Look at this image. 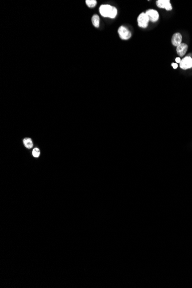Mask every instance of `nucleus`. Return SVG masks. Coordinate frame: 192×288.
<instances>
[{"label": "nucleus", "instance_id": "f257e3e1", "mask_svg": "<svg viewBox=\"0 0 192 288\" xmlns=\"http://www.w3.org/2000/svg\"><path fill=\"white\" fill-rule=\"evenodd\" d=\"M99 12L102 17L111 19H115L117 14L116 8L108 4L101 5L99 8Z\"/></svg>", "mask_w": 192, "mask_h": 288}, {"label": "nucleus", "instance_id": "9d476101", "mask_svg": "<svg viewBox=\"0 0 192 288\" xmlns=\"http://www.w3.org/2000/svg\"><path fill=\"white\" fill-rule=\"evenodd\" d=\"M23 142H24V146L28 149H31L33 147L32 141L30 138H25L23 140Z\"/></svg>", "mask_w": 192, "mask_h": 288}, {"label": "nucleus", "instance_id": "0eeeda50", "mask_svg": "<svg viewBox=\"0 0 192 288\" xmlns=\"http://www.w3.org/2000/svg\"><path fill=\"white\" fill-rule=\"evenodd\" d=\"M182 40H183V36H182V35L180 33L177 32V33L173 34L172 38V43L174 46L178 47L179 45L182 43Z\"/></svg>", "mask_w": 192, "mask_h": 288}, {"label": "nucleus", "instance_id": "ddd939ff", "mask_svg": "<svg viewBox=\"0 0 192 288\" xmlns=\"http://www.w3.org/2000/svg\"><path fill=\"white\" fill-rule=\"evenodd\" d=\"M172 67H173L174 69H176V68H177V67H178V64L177 63H172Z\"/></svg>", "mask_w": 192, "mask_h": 288}, {"label": "nucleus", "instance_id": "1a4fd4ad", "mask_svg": "<svg viewBox=\"0 0 192 288\" xmlns=\"http://www.w3.org/2000/svg\"><path fill=\"white\" fill-rule=\"evenodd\" d=\"M91 22L94 27L98 28L100 26V17L97 15H93L91 18Z\"/></svg>", "mask_w": 192, "mask_h": 288}, {"label": "nucleus", "instance_id": "4468645a", "mask_svg": "<svg viewBox=\"0 0 192 288\" xmlns=\"http://www.w3.org/2000/svg\"><path fill=\"white\" fill-rule=\"evenodd\" d=\"M181 61V58H179V57H177V58H175V62H176L177 63H180Z\"/></svg>", "mask_w": 192, "mask_h": 288}, {"label": "nucleus", "instance_id": "423d86ee", "mask_svg": "<svg viewBox=\"0 0 192 288\" xmlns=\"http://www.w3.org/2000/svg\"><path fill=\"white\" fill-rule=\"evenodd\" d=\"M145 13L148 16L150 21L155 23L158 20L159 15L158 12L156 10L150 9L147 10Z\"/></svg>", "mask_w": 192, "mask_h": 288}, {"label": "nucleus", "instance_id": "9b49d317", "mask_svg": "<svg viewBox=\"0 0 192 288\" xmlns=\"http://www.w3.org/2000/svg\"><path fill=\"white\" fill-rule=\"evenodd\" d=\"M85 2L89 8H94L97 5L96 0H87Z\"/></svg>", "mask_w": 192, "mask_h": 288}, {"label": "nucleus", "instance_id": "6e6552de", "mask_svg": "<svg viewBox=\"0 0 192 288\" xmlns=\"http://www.w3.org/2000/svg\"><path fill=\"white\" fill-rule=\"evenodd\" d=\"M187 50H188V46L187 44L184 43H182L180 45H179L178 47H177L176 50H177L178 55L179 57H183L187 52Z\"/></svg>", "mask_w": 192, "mask_h": 288}, {"label": "nucleus", "instance_id": "20e7f679", "mask_svg": "<svg viewBox=\"0 0 192 288\" xmlns=\"http://www.w3.org/2000/svg\"><path fill=\"white\" fill-rule=\"evenodd\" d=\"M156 5L159 8L165 9L168 11L172 10L173 9L170 0H157L156 1Z\"/></svg>", "mask_w": 192, "mask_h": 288}, {"label": "nucleus", "instance_id": "f03ea898", "mask_svg": "<svg viewBox=\"0 0 192 288\" xmlns=\"http://www.w3.org/2000/svg\"><path fill=\"white\" fill-rule=\"evenodd\" d=\"M138 26L142 28H146L148 27L149 22L150 21L148 16L146 15V13L142 12L141 13L138 19H137Z\"/></svg>", "mask_w": 192, "mask_h": 288}, {"label": "nucleus", "instance_id": "f8f14e48", "mask_svg": "<svg viewBox=\"0 0 192 288\" xmlns=\"http://www.w3.org/2000/svg\"><path fill=\"white\" fill-rule=\"evenodd\" d=\"M40 154V152L39 149H38V148H35V149H34V150H33L32 155H33V156H34V157L38 158V157H39Z\"/></svg>", "mask_w": 192, "mask_h": 288}, {"label": "nucleus", "instance_id": "39448f33", "mask_svg": "<svg viewBox=\"0 0 192 288\" xmlns=\"http://www.w3.org/2000/svg\"><path fill=\"white\" fill-rule=\"evenodd\" d=\"M179 67L183 70H187L192 68V58L190 57H184L179 63Z\"/></svg>", "mask_w": 192, "mask_h": 288}, {"label": "nucleus", "instance_id": "7ed1b4c3", "mask_svg": "<svg viewBox=\"0 0 192 288\" xmlns=\"http://www.w3.org/2000/svg\"><path fill=\"white\" fill-rule=\"evenodd\" d=\"M118 34L120 38L123 40H128L132 36V34L124 26H120L118 29Z\"/></svg>", "mask_w": 192, "mask_h": 288}]
</instances>
